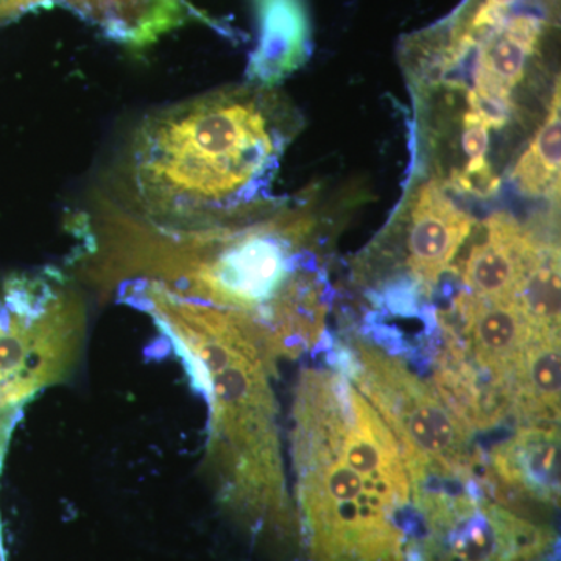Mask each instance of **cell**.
<instances>
[{"label": "cell", "mask_w": 561, "mask_h": 561, "mask_svg": "<svg viewBox=\"0 0 561 561\" xmlns=\"http://www.w3.org/2000/svg\"><path fill=\"white\" fill-rule=\"evenodd\" d=\"M515 2L516 0H481L471 11L468 21L460 25L454 36V44L449 50L453 57H460L479 39L485 38L490 32H493Z\"/></svg>", "instance_id": "obj_17"}, {"label": "cell", "mask_w": 561, "mask_h": 561, "mask_svg": "<svg viewBox=\"0 0 561 561\" xmlns=\"http://www.w3.org/2000/svg\"><path fill=\"white\" fill-rule=\"evenodd\" d=\"M54 0H0V25L20 20L24 14L39 9H49Z\"/></svg>", "instance_id": "obj_19"}, {"label": "cell", "mask_w": 561, "mask_h": 561, "mask_svg": "<svg viewBox=\"0 0 561 561\" xmlns=\"http://www.w3.org/2000/svg\"><path fill=\"white\" fill-rule=\"evenodd\" d=\"M283 146L280 106L253 84L165 106L131 142L130 176L146 221L194 228L253 203Z\"/></svg>", "instance_id": "obj_3"}, {"label": "cell", "mask_w": 561, "mask_h": 561, "mask_svg": "<svg viewBox=\"0 0 561 561\" xmlns=\"http://www.w3.org/2000/svg\"><path fill=\"white\" fill-rule=\"evenodd\" d=\"M454 190L468 192L476 197H491L500 190L501 180L493 172L490 161L476 162L467 164L463 171L456 172L453 175Z\"/></svg>", "instance_id": "obj_18"}, {"label": "cell", "mask_w": 561, "mask_h": 561, "mask_svg": "<svg viewBox=\"0 0 561 561\" xmlns=\"http://www.w3.org/2000/svg\"><path fill=\"white\" fill-rule=\"evenodd\" d=\"M542 21L535 14H518L483 41L474 69V87L468 91V111L491 128L507 124L513 110L512 91L526 72L538 47Z\"/></svg>", "instance_id": "obj_9"}, {"label": "cell", "mask_w": 561, "mask_h": 561, "mask_svg": "<svg viewBox=\"0 0 561 561\" xmlns=\"http://www.w3.org/2000/svg\"><path fill=\"white\" fill-rule=\"evenodd\" d=\"M79 14L103 35L131 49H144L190 18L187 0H54Z\"/></svg>", "instance_id": "obj_12"}, {"label": "cell", "mask_w": 561, "mask_h": 561, "mask_svg": "<svg viewBox=\"0 0 561 561\" xmlns=\"http://www.w3.org/2000/svg\"><path fill=\"white\" fill-rule=\"evenodd\" d=\"M474 220L448 197L438 181L416 192L408 238V267L424 295H432L443 273L470 236Z\"/></svg>", "instance_id": "obj_11"}, {"label": "cell", "mask_w": 561, "mask_h": 561, "mask_svg": "<svg viewBox=\"0 0 561 561\" xmlns=\"http://www.w3.org/2000/svg\"><path fill=\"white\" fill-rule=\"evenodd\" d=\"M549 245L512 214H493L485 221L482 241L465 261V290L485 301H515Z\"/></svg>", "instance_id": "obj_10"}, {"label": "cell", "mask_w": 561, "mask_h": 561, "mask_svg": "<svg viewBox=\"0 0 561 561\" xmlns=\"http://www.w3.org/2000/svg\"><path fill=\"white\" fill-rule=\"evenodd\" d=\"M560 332L535 330L512 387L519 424L560 423Z\"/></svg>", "instance_id": "obj_14"}, {"label": "cell", "mask_w": 561, "mask_h": 561, "mask_svg": "<svg viewBox=\"0 0 561 561\" xmlns=\"http://www.w3.org/2000/svg\"><path fill=\"white\" fill-rule=\"evenodd\" d=\"M136 308L151 313L190 367L210 409L208 461L224 500L256 523L289 524L276 404V362L249 321L146 286Z\"/></svg>", "instance_id": "obj_4"}, {"label": "cell", "mask_w": 561, "mask_h": 561, "mask_svg": "<svg viewBox=\"0 0 561 561\" xmlns=\"http://www.w3.org/2000/svg\"><path fill=\"white\" fill-rule=\"evenodd\" d=\"M560 142V83H557L548 117L513 171V181L522 194L534 198L559 197Z\"/></svg>", "instance_id": "obj_15"}, {"label": "cell", "mask_w": 561, "mask_h": 561, "mask_svg": "<svg viewBox=\"0 0 561 561\" xmlns=\"http://www.w3.org/2000/svg\"><path fill=\"white\" fill-rule=\"evenodd\" d=\"M408 561H545L551 527L490 496L479 479L412 494Z\"/></svg>", "instance_id": "obj_7"}, {"label": "cell", "mask_w": 561, "mask_h": 561, "mask_svg": "<svg viewBox=\"0 0 561 561\" xmlns=\"http://www.w3.org/2000/svg\"><path fill=\"white\" fill-rule=\"evenodd\" d=\"M479 481L493 500L516 512L524 505L559 507V424H519L489 456L483 454Z\"/></svg>", "instance_id": "obj_8"}, {"label": "cell", "mask_w": 561, "mask_h": 561, "mask_svg": "<svg viewBox=\"0 0 561 561\" xmlns=\"http://www.w3.org/2000/svg\"><path fill=\"white\" fill-rule=\"evenodd\" d=\"M83 330V305L60 272L0 278V431L22 402L68 375Z\"/></svg>", "instance_id": "obj_6"}, {"label": "cell", "mask_w": 561, "mask_h": 561, "mask_svg": "<svg viewBox=\"0 0 561 561\" xmlns=\"http://www.w3.org/2000/svg\"><path fill=\"white\" fill-rule=\"evenodd\" d=\"M261 38L251 55L249 77L272 88L300 68L308 57V22L300 0H254Z\"/></svg>", "instance_id": "obj_13"}, {"label": "cell", "mask_w": 561, "mask_h": 561, "mask_svg": "<svg viewBox=\"0 0 561 561\" xmlns=\"http://www.w3.org/2000/svg\"><path fill=\"white\" fill-rule=\"evenodd\" d=\"M516 300L535 330L560 332L559 247L546 249Z\"/></svg>", "instance_id": "obj_16"}, {"label": "cell", "mask_w": 561, "mask_h": 561, "mask_svg": "<svg viewBox=\"0 0 561 561\" xmlns=\"http://www.w3.org/2000/svg\"><path fill=\"white\" fill-rule=\"evenodd\" d=\"M332 360L397 438L412 494L478 479L483 453L472 443L474 432L397 354L357 339L335 350Z\"/></svg>", "instance_id": "obj_5"}, {"label": "cell", "mask_w": 561, "mask_h": 561, "mask_svg": "<svg viewBox=\"0 0 561 561\" xmlns=\"http://www.w3.org/2000/svg\"><path fill=\"white\" fill-rule=\"evenodd\" d=\"M291 459L311 561H408L415 527L397 438L337 365L302 371Z\"/></svg>", "instance_id": "obj_2"}, {"label": "cell", "mask_w": 561, "mask_h": 561, "mask_svg": "<svg viewBox=\"0 0 561 561\" xmlns=\"http://www.w3.org/2000/svg\"><path fill=\"white\" fill-rule=\"evenodd\" d=\"M121 227L108 264L131 273L125 280L249 320L275 360L300 356L323 335L327 280L305 209L261 201L194 228Z\"/></svg>", "instance_id": "obj_1"}]
</instances>
